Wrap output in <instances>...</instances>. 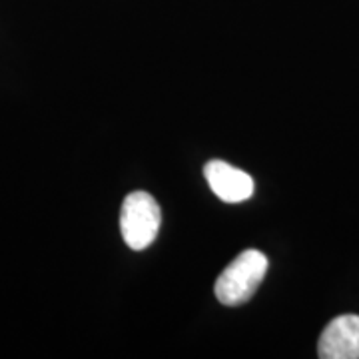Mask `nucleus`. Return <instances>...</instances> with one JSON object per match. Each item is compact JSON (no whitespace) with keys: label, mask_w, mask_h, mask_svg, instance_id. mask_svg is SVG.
I'll return each instance as SVG.
<instances>
[{"label":"nucleus","mask_w":359,"mask_h":359,"mask_svg":"<svg viewBox=\"0 0 359 359\" xmlns=\"http://www.w3.org/2000/svg\"><path fill=\"white\" fill-rule=\"evenodd\" d=\"M268 257L257 250H245L219 273L216 280V297L224 306H242L252 299L268 273Z\"/></svg>","instance_id":"f257e3e1"},{"label":"nucleus","mask_w":359,"mask_h":359,"mask_svg":"<svg viewBox=\"0 0 359 359\" xmlns=\"http://www.w3.org/2000/svg\"><path fill=\"white\" fill-rule=\"evenodd\" d=\"M162 212L148 192H132L126 196L120 212V231L124 242L134 252H142L152 244L160 231Z\"/></svg>","instance_id":"f03ea898"},{"label":"nucleus","mask_w":359,"mask_h":359,"mask_svg":"<svg viewBox=\"0 0 359 359\" xmlns=\"http://www.w3.org/2000/svg\"><path fill=\"white\" fill-rule=\"evenodd\" d=\"M321 359H359V316L346 313L332 320L318 341Z\"/></svg>","instance_id":"7ed1b4c3"},{"label":"nucleus","mask_w":359,"mask_h":359,"mask_svg":"<svg viewBox=\"0 0 359 359\" xmlns=\"http://www.w3.org/2000/svg\"><path fill=\"white\" fill-rule=\"evenodd\" d=\"M204 176L212 192L226 204H242L254 196V178L244 170L233 168L222 160H212L204 166Z\"/></svg>","instance_id":"20e7f679"}]
</instances>
